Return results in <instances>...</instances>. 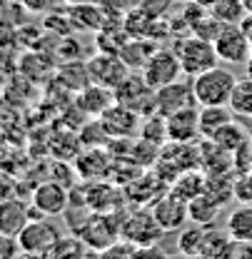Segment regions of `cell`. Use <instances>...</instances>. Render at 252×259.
<instances>
[{
  "mask_svg": "<svg viewBox=\"0 0 252 259\" xmlns=\"http://www.w3.org/2000/svg\"><path fill=\"white\" fill-rule=\"evenodd\" d=\"M175 53L180 58L183 65V72L188 77H197L202 75L205 70H212L218 67V50H215V42L212 40H205V37H197V35H185L175 42Z\"/></svg>",
  "mask_w": 252,
  "mask_h": 259,
  "instance_id": "cell-1",
  "label": "cell"
},
{
  "mask_svg": "<svg viewBox=\"0 0 252 259\" xmlns=\"http://www.w3.org/2000/svg\"><path fill=\"white\" fill-rule=\"evenodd\" d=\"M190 80H192L195 100H197L200 107H205V105H230V97H232L235 82H237V77L230 70H222L220 65L212 67V70H205L202 75L190 77Z\"/></svg>",
  "mask_w": 252,
  "mask_h": 259,
  "instance_id": "cell-2",
  "label": "cell"
},
{
  "mask_svg": "<svg viewBox=\"0 0 252 259\" xmlns=\"http://www.w3.org/2000/svg\"><path fill=\"white\" fill-rule=\"evenodd\" d=\"M118 217H120L118 212H93L90 220L80 227L78 237L83 239V244L90 252H102L120 239L123 220H118Z\"/></svg>",
  "mask_w": 252,
  "mask_h": 259,
  "instance_id": "cell-3",
  "label": "cell"
},
{
  "mask_svg": "<svg viewBox=\"0 0 252 259\" xmlns=\"http://www.w3.org/2000/svg\"><path fill=\"white\" fill-rule=\"evenodd\" d=\"M140 72H142L145 82L153 90H158L162 85H170V82H175V80H180L185 75L175 48H158Z\"/></svg>",
  "mask_w": 252,
  "mask_h": 259,
  "instance_id": "cell-4",
  "label": "cell"
},
{
  "mask_svg": "<svg viewBox=\"0 0 252 259\" xmlns=\"http://www.w3.org/2000/svg\"><path fill=\"white\" fill-rule=\"evenodd\" d=\"M160 237H162V227L155 222L153 209H135V212H130V214H123L120 239L130 242L132 247L158 244Z\"/></svg>",
  "mask_w": 252,
  "mask_h": 259,
  "instance_id": "cell-5",
  "label": "cell"
},
{
  "mask_svg": "<svg viewBox=\"0 0 252 259\" xmlns=\"http://www.w3.org/2000/svg\"><path fill=\"white\" fill-rule=\"evenodd\" d=\"M115 97H118L120 105H125L130 110L140 112L142 117L155 112V90L145 82L142 72H137V70H132L130 77L115 90Z\"/></svg>",
  "mask_w": 252,
  "mask_h": 259,
  "instance_id": "cell-6",
  "label": "cell"
},
{
  "mask_svg": "<svg viewBox=\"0 0 252 259\" xmlns=\"http://www.w3.org/2000/svg\"><path fill=\"white\" fill-rule=\"evenodd\" d=\"M60 237L63 234H60L58 225H53L45 217H38V220H30L28 225L23 227V232L18 234V244H20V252L48 254Z\"/></svg>",
  "mask_w": 252,
  "mask_h": 259,
  "instance_id": "cell-7",
  "label": "cell"
},
{
  "mask_svg": "<svg viewBox=\"0 0 252 259\" xmlns=\"http://www.w3.org/2000/svg\"><path fill=\"white\" fill-rule=\"evenodd\" d=\"M30 207L38 217H58V214H65V209L70 207V190L63 187L60 182H55V180L40 182L32 190Z\"/></svg>",
  "mask_w": 252,
  "mask_h": 259,
  "instance_id": "cell-8",
  "label": "cell"
},
{
  "mask_svg": "<svg viewBox=\"0 0 252 259\" xmlns=\"http://www.w3.org/2000/svg\"><path fill=\"white\" fill-rule=\"evenodd\" d=\"M215 42V50H218V58L225 63L232 65H242L250 60L252 55V42L250 37L245 35V30L240 25H222L218 37L212 40Z\"/></svg>",
  "mask_w": 252,
  "mask_h": 259,
  "instance_id": "cell-9",
  "label": "cell"
},
{
  "mask_svg": "<svg viewBox=\"0 0 252 259\" xmlns=\"http://www.w3.org/2000/svg\"><path fill=\"white\" fill-rule=\"evenodd\" d=\"M150 209H153L155 222L162 227V232H180L185 227V222H190L188 202L183 197H177L172 190L160 194Z\"/></svg>",
  "mask_w": 252,
  "mask_h": 259,
  "instance_id": "cell-10",
  "label": "cell"
},
{
  "mask_svg": "<svg viewBox=\"0 0 252 259\" xmlns=\"http://www.w3.org/2000/svg\"><path fill=\"white\" fill-rule=\"evenodd\" d=\"M88 70H90L93 82L105 85L110 90H118L132 72L125 60L120 55H113V53H97L95 58L88 60Z\"/></svg>",
  "mask_w": 252,
  "mask_h": 259,
  "instance_id": "cell-11",
  "label": "cell"
},
{
  "mask_svg": "<svg viewBox=\"0 0 252 259\" xmlns=\"http://www.w3.org/2000/svg\"><path fill=\"white\" fill-rule=\"evenodd\" d=\"M97 120L102 122V127L107 130V135L113 140H130L140 132V125H142L140 122L142 115L125 107V105H120V102H115L110 110H105Z\"/></svg>",
  "mask_w": 252,
  "mask_h": 259,
  "instance_id": "cell-12",
  "label": "cell"
},
{
  "mask_svg": "<svg viewBox=\"0 0 252 259\" xmlns=\"http://www.w3.org/2000/svg\"><path fill=\"white\" fill-rule=\"evenodd\" d=\"M190 105H197L195 100V90H192V80H175L170 85H162L155 90V112L162 117H170L177 110H185Z\"/></svg>",
  "mask_w": 252,
  "mask_h": 259,
  "instance_id": "cell-13",
  "label": "cell"
},
{
  "mask_svg": "<svg viewBox=\"0 0 252 259\" xmlns=\"http://www.w3.org/2000/svg\"><path fill=\"white\" fill-rule=\"evenodd\" d=\"M167 120V140L170 142H197L200 135V105H190L185 110L172 112Z\"/></svg>",
  "mask_w": 252,
  "mask_h": 259,
  "instance_id": "cell-14",
  "label": "cell"
},
{
  "mask_svg": "<svg viewBox=\"0 0 252 259\" xmlns=\"http://www.w3.org/2000/svg\"><path fill=\"white\" fill-rule=\"evenodd\" d=\"M200 147V169L205 175H222V172H235V152L220 147L218 142L202 137Z\"/></svg>",
  "mask_w": 252,
  "mask_h": 259,
  "instance_id": "cell-15",
  "label": "cell"
},
{
  "mask_svg": "<svg viewBox=\"0 0 252 259\" xmlns=\"http://www.w3.org/2000/svg\"><path fill=\"white\" fill-rule=\"evenodd\" d=\"M83 192H85V204L93 212H120V207H123V194L105 180L88 182V187H83Z\"/></svg>",
  "mask_w": 252,
  "mask_h": 259,
  "instance_id": "cell-16",
  "label": "cell"
},
{
  "mask_svg": "<svg viewBox=\"0 0 252 259\" xmlns=\"http://www.w3.org/2000/svg\"><path fill=\"white\" fill-rule=\"evenodd\" d=\"M110 167H113V160L107 152H102V147H85V152L78 155L75 175H80L85 182L105 180L110 177Z\"/></svg>",
  "mask_w": 252,
  "mask_h": 259,
  "instance_id": "cell-17",
  "label": "cell"
},
{
  "mask_svg": "<svg viewBox=\"0 0 252 259\" xmlns=\"http://www.w3.org/2000/svg\"><path fill=\"white\" fill-rule=\"evenodd\" d=\"M118 102V97H115V90H110V88H105V85H88L85 90H80L78 95H75V105L83 110V112H88L90 117H100L105 110H110L113 105Z\"/></svg>",
  "mask_w": 252,
  "mask_h": 259,
  "instance_id": "cell-18",
  "label": "cell"
},
{
  "mask_svg": "<svg viewBox=\"0 0 252 259\" xmlns=\"http://www.w3.org/2000/svg\"><path fill=\"white\" fill-rule=\"evenodd\" d=\"M67 18L73 23V30H83V32H97L100 28H105L107 18L100 8V3H78V5H67Z\"/></svg>",
  "mask_w": 252,
  "mask_h": 259,
  "instance_id": "cell-19",
  "label": "cell"
},
{
  "mask_svg": "<svg viewBox=\"0 0 252 259\" xmlns=\"http://www.w3.org/2000/svg\"><path fill=\"white\" fill-rule=\"evenodd\" d=\"M237 252H240V242L227 232L222 229H215V227H207L205 232V242H202V257L207 259H237Z\"/></svg>",
  "mask_w": 252,
  "mask_h": 259,
  "instance_id": "cell-20",
  "label": "cell"
},
{
  "mask_svg": "<svg viewBox=\"0 0 252 259\" xmlns=\"http://www.w3.org/2000/svg\"><path fill=\"white\" fill-rule=\"evenodd\" d=\"M30 204H25L18 197L3 199L0 202V232L3 234H13L18 237L23 232V227L30 222Z\"/></svg>",
  "mask_w": 252,
  "mask_h": 259,
  "instance_id": "cell-21",
  "label": "cell"
},
{
  "mask_svg": "<svg viewBox=\"0 0 252 259\" xmlns=\"http://www.w3.org/2000/svg\"><path fill=\"white\" fill-rule=\"evenodd\" d=\"M55 82L63 90L78 95L80 90H85L88 85H93L88 63H83V60H63V65L55 67Z\"/></svg>",
  "mask_w": 252,
  "mask_h": 259,
  "instance_id": "cell-22",
  "label": "cell"
},
{
  "mask_svg": "<svg viewBox=\"0 0 252 259\" xmlns=\"http://www.w3.org/2000/svg\"><path fill=\"white\" fill-rule=\"evenodd\" d=\"M160 45L153 40V37H130L127 40V45L120 50V58L127 63V67L130 70H142L145 67V63L150 60V55L158 50Z\"/></svg>",
  "mask_w": 252,
  "mask_h": 259,
  "instance_id": "cell-23",
  "label": "cell"
},
{
  "mask_svg": "<svg viewBox=\"0 0 252 259\" xmlns=\"http://www.w3.org/2000/svg\"><path fill=\"white\" fill-rule=\"evenodd\" d=\"M205 182H207V175L200 167H192V169H185V172L177 175V180L170 185V190L177 197H183L185 202H190V199H195L205 192Z\"/></svg>",
  "mask_w": 252,
  "mask_h": 259,
  "instance_id": "cell-24",
  "label": "cell"
},
{
  "mask_svg": "<svg viewBox=\"0 0 252 259\" xmlns=\"http://www.w3.org/2000/svg\"><path fill=\"white\" fill-rule=\"evenodd\" d=\"M232 120H235V112L230 110V105H205L200 107V135L212 137L218 130Z\"/></svg>",
  "mask_w": 252,
  "mask_h": 259,
  "instance_id": "cell-25",
  "label": "cell"
},
{
  "mask_svg": "<svg viewBox=\"0 0 252 259\" xmlns=\"http://www.w3.org/2000/svg\"><path fill=\"white\" fill-rule=\"evenodd\" d=\"M130 32L123 28V23H105V28L95 32V45L100 53H113L120 55V50L127 45Z\"/></svg>",
  "mask_w": 252,
  "mask_h": 259,
  "instance_id": "cell-26",
  "label": "cell"
},
{
  "mask_svg": "<svg viewBox=\"0 0 252 259\" xmlns=\"http://www.w3.org/2000/svg\"><path fill=\"white\" fill-rule=\"evenodd\" d=\"M188 209H190V222H195V225H202V227H210V225H215V220L220 217L222 204H218L215 199H210L207 194L202 192L200 197L190 199V202H188Z\"/></svg>",
  "mask_w": 252,
  "mask_h": 259,
  "instance_id": "cell-27",
  "label": "cell"
},
{
  "mask_svg": "<svg viewBox=\"0 0 252 259\" xmlns=\"http://www.w3.org/2000/svg\"><path fill=\"white\" fill-rule=\"evenodd\" d=\"M235 175L237 172H222V175H207L205 182V194L215 199L218 204H227L235 199Z\"/></svg>",
  "mask_w": 252,
  "mask_h": 259,
  "instance_id": "cell-28",
  "label": "cell"
},
{
  "mask_svg": "<svg viewBox=\"0 0 252 259\" xmlns=\"http://www.w3.org/2000/svg\"><path fill=\"white\" fill-rule=\"evenodd\" d=\"M227 232L242 244L252 242V204H240L227 217Z\"/></svg>",
  "mask_w": 252,
  "mask_h": 259,
  "instance_id": "cell-29",
  "label": "cell"
},
{
  "mask_svg": "<svg viewBox=\"0 0 252 259\" xmlns=\"http://www.w3.org/2000/svg\"><path fill=\"white\" fill-rule=\"evenodd\" d=\"M207 140H212V142H218L220 147L225 150H230V152H237L245 142H250V135H247V130L242 127L240 122H227L225 127H220L212 137H207Z\"/></svg>",
  "mask_w": 252,
  "mask_h": 259,
  "instance_id": "cell-30",
  "label": "cell"
},
{
  "mask_svg": "<svg viewBox=\"0 0 252 259\" xmlns=\"http://www.w3.org/2000/svg\"><path fill=\"white\" fill-rule=\"evenodd\" d=\"M230 110L235 112V117H252V77H242L235 82V90L230 97Z\"/></svg>",
  "mask_w": 252,
  "mask_h": 259,
  "instance_id": "cell-31",
  "label": "cell"
},
{
  "mask_svg": "<svg viewBox=\"0 0 252 259\" xmlns=\"http://www.w3.org/2000/svg\"><path fill=\"white\" fill-rule=\"evenodd\" d=\"M205 232H207V227L195 225V222H192V227H183L180 229V234H177V249H180L183 257H197V254H202Z\"/></svg>",
  "mask_w": 252,
  "mask_h": 259,
  "instance_id": "cell-32",
  "label": "cell"
},
{
  "mask_svg": "<svg viewBox=\"0 0 252 259\" xmlns=\"http://www.w3.org/2000/svg\"><path fill=\"white\" fill-rule=\"evenodd\" d=\"M210 15L215 20H220L222 25H240L242 18L247 15L242 0H215V5L210 8Z\"/></svg>",
  "mask_w": 252,
  "mask_h": 259,
  "instance_id": "cell-33",
  "label": "cell"
},
{
  "mask_svg": "<svg viewBox=\"0 0 252 259\" xmlns=\"http://www.w3.org/2000/svg\"><path fill=\"white\" fill-rule=\"evenodd\" d=\"M85 244L78 234H70V237H60L55 242V247L45 254V259H83L85 257Z\"/></svg>",
  "mask_w": 252,
  "mask_h": 259,
  "instance_id": "cell-34",
  "label": "cell"
},
{
  "mask_svg": "<svg viewBox=\"0 0 252 259\" xmlns=\"http://www.w3.org/2000/svg\"><path fill=\"white\" fill-rule=\"evenodd\" d=\"M140 135L155 145H167V120L160 115V112H153V115H145L142 117V125H140Z\"/></svg>",
  "mask_w": 252,
  "mask_h": 259,
  "instance_id": "cell-35",
  "label": "cell"
},
{
  "mask_svg": "<svg viewBox=\"0 0 252 259\" xmlns=\"http://www.w3.org/2000/svg\"><path fill=\"white\" fill-rule=\"evenodd\" d=\"M78 137H80L83 147H105V145H110V140H113V137L107 135V130L102 127L100 120L85 122L83 127L78 130Z\"/></svg>",
  "mask_w": 252,
  "mask_h": 259,
  "instance_id": "cell-36",
  "label": "cell"
},
{
  "mask_svg": "<svg viewBox=\"0 0 252 259\" xmlns=\"http://www.w3.org/2000/svg\"><path fill=\"white\" fill-rule=\"evenodd\" d=\"M43 30L50 32V35H58V37H67V35L75 32L70 18H67V13H58V10L45 13V18H43Z\"/></svg>",
  "mask_w": 252,
  "mask_h": 259,
  "instance_id": "cell-37",
  "label": "cell"
},
{
  "mask_svg": "<svg viewBox=\"0 0 252 259\" xmlns=\"http://www.w3.org/2000/svg\"><path fill=\"white\" fill-rule=\"evenodd\" d=\"M97 3H100V8H102L107 23H123L125 15L130 13V8L125 5V0H97Z\"/></svg>",
  "mask_w": 252,
  "mask_h": 259,
  "instance_id": "cell-38",
  "label": "cell"
},
{
  "mask_svg": "<svg viewBox=\"0 0 252 259\" xmlns=\"http://www.w3.org/2000/svg\"><path fill=\"white\" fill-rule=\"evenodd\" d=\"M235 199L240 204H252V172L235 175Z\"/></svg>",
  "mask_w": 252,
  "mask_h": 259,
  "instance_id": "cell-39",
  "label": "cell"
},
{
  "mask_svg": "<svg viewBox=\"0 0 252 259\" xmlns=\"http://www.w3.org/2000/svg\"><path fill=\"white\" fill-rule=\"evenodd\" d=\"M102 259H132V244L125 239H118L115 244H110L107 249L100 252Z\"/></svg>",
  "mask_w": 252,
  "mask_h": 259,
  "instance_id": "cell-40",
  "label": "cell"
},
{
  "mask_svg": "<svg viewBox=\"0 0 252 259\" xmlns=\"http://www.w3.org/2000/svg\"><path fill=\"white\" fill-rule=\"evenodd\" d=\"M172 3L175 0H140V10H145L150 18H162L170 8H172Z\"/></svg>",
  "mask_w": 252,
  "mask_h": 259,
  "instance_id": "cell-41",
  "label": "cell"
},
{
  "mask_svg": "<svg viewBox=\"0 0 252 259\" xmlns=\"http://www.w3.org/2000/svg\"><path fill=\"white\" fill-rule=\"evenodd\" d=\"M18 252H20L18 237L0 232V259H18Z\"/></svg>",
  "mask_w": 252,
  "mask_h": 259,
  "instance_id": "cell-42",
  "label": "cell"
},
{
  "mask_svg": "<svg viewBox=\"0 0 252 259\" xmlns=\"http://www.w3.org/2000/svg\"><path fill=\"white\" fill-rule=\"evenodd\" d=\"M132 259H170V257L158 244H142V247H132Z\"/></svg>",
  "mask_w": 252,
  "mask_h": 259,
  "instance_id": "cell-43",
  "label": "cell"
},
{
  "mask_svg": "<svg viewBox=\"0 0 252 259\" xmlns=\"http://www.w3.org/2000/svg\"><path fill=\"white\" fill-rule=\"evenodd\" d=\"M20 5H23L28 13H35V15H45V13L55 10L58 0H23Z\"/></svg>",
  "mask_w": 252,
  "mask_h": 259,
  "instance_id": "cell-44",
  "label": "cell"
},
{
  "mask_svg": "<svg viewBox=\"0 0 252 259\" xmlns=\"http://www.w3.org/2000/svg\"><path fill=\"white\" fill-rule=\"evenodd\" d=\"M10 197H15V185L8 177H0V202L3 199H10Z\"/></svg>",
  "mask_w": 252,
  "mask_h": 259,
  "instance_id": "cell-45",
  "label": "cell"
},
{
  "mask_svg": "<svg viewBox=\"0 0 252 259\" xmlns=\"http://www.w3.org/2000/svg\"><path fill=\"white\" fill-rule=\"evenodd\" d=\"M237 259H252V242H242V244H240Z\"/></svg>",
  "mask_w": 252,
  "mask_h": 259,
  "instance_id": "cell-46",
  "label": "cell"
},
{
  "mask_svg": "<svg viewBox=\"0 0 252 259\" xmlns=\"http://www.w3.org/2000/svg\"><path fill=\"white\" fill-rule=\"evenodd\" d=\"M192 3H197L200 8H205V10H210L212 5H215V0H192Z\"/></svg>",
  "mask_w": 252,
  "mask_h": 259,
  "instance_id": "cell-47",
  "label": "cell"
},
{
  "mask_svg": "<svg viewBox=\"0 0 252 259\" xmlns=\"http://www.w3.org/2000/svg\"><path fill=\"white\" fill-rule=\"evenodd\" d=\"M245 72H247V77H252V55H250V60L245 63Z\"/></svg>",
  "mask_w": 252,
  "mask_h": 259,
  "instance_id": "cell-48",
  "label": "cell"
},
{
  "mask_svg": "<svg viewBox=\"0 0 252 259\" xmlns=\"http://www.w3.org/2000/svg\"><path fill=\"white\" fill-rule=\"evenodd\" d=\"M67 5H78V3H93V0H63Z\"/></svg>",
  "mask_w": 252,
  "mask_h": 259,
  "instance_id": "cell-49",
  "label": "cell"
},
{
  "mask_svg": "<svg viewBox=\"0 0 252 259\" xmlns=\"http://www.w3.org/2000/svg\"><path fill=\"white\" fill-rule=\"evenodd\" d=\"M242 5H245V10H247V13H252V0H242Z\"/></svg>",
  "mask_w": 252,
  "mask_h": 259,
  "instance_id": "cell-50",
  "label": "cell"
},
{
  "mask_svg": "<svg viewBox=\"0 0 252 259\" xmlns=\"http://www.w3.org/2000/svg\"><path fill=\"white\" fill-rule=\"evenodd\" d=\"M83 259H102V257H100V252H97V254H95V252H93V254H85V257H83Z\"/></svg>",
  "mask_w": 252,
  "mask_h": 259,
  "instance_id": "cell-51",
  "label": "cell"
},
{
  "mask_svg": "<svg viewBox=\"0 0 252 259\" xmlns=\"http://www.w3.org/2000/svg\"><path fill=\"white\" fill-rule=\"evenodd\" d=\"M185 259H207V257H202V254H197V257H185Z\"/></svg>",
  "mask_w": 252,
  "mask_h": 259,
  "instance_id": "cell-52",
  "label": "cell"
},
{
  "mask_svg": "<svg viewBox=\"0 0 252 259\" xmlns=\"http://www.w3.org/2000/svg\"><path fill=\"white\" fill-rule=\"evenodd\" d=\"M8 3H23V0H8Z\"/></svg>",
  "mask_w": 252,
  "mask_h": 259,
  "instance_id": "cell-53",
  "label": "cell"
},
{
  "mask_svg": "<svg viewBox=\"0 0 252 259\" xmlns=\"http://www.w3.org/2000/svg\"><path fill=\"white\" fill-rule=\"evenodd\" d=\"M250 130H252V117H250Z\"/></svg>",
  "mask_w": 252,
  "mask_h": 259,
  "instance_id": "cell-54",
  "label": "cell"
}]
</instances>
